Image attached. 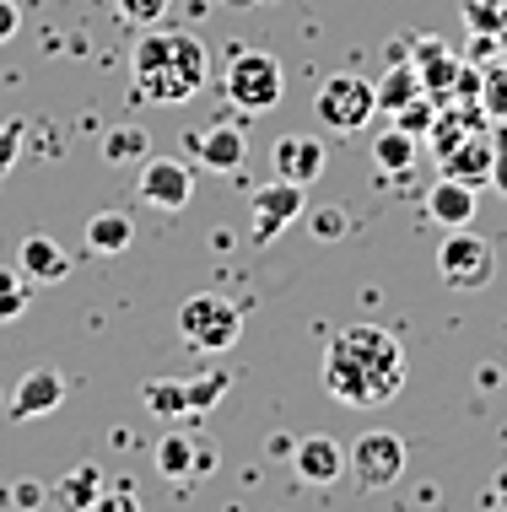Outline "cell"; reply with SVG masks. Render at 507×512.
I'll return each instance as SVG.
<instances>
[{"mask_svg": "<svg viewBox=\"0 0 507 512\" xmlns=\"http://www.w3.org/2000/svg\"><path fill=\"white\" fill-rule=\"evenodd\" d=\"M222 92L243 114H265V108H276L286 98V71L270 49H238L222 71Z\"/></svg>", "mask_w": 507, "mask_h": 512, "instance_id": "3", "label": "cell"}, {"mask_svg": "<svg viewBox=\"0 0 507 512\" xmlns=\"http://www.w3.org/2000/svg\"><path fill=\"white\" fill-rule=\"evenodd\" d=\"M313 114H319V124H330L335 135H356L367 119L378 114V92H373V81L340 71L330 81H319V92H313Z\"/></svg>", "mask_w": 507, "mask_h": 512, "instance_id": "5", "label": "cell"}, {"mask_svg": "<svg viewBox=\"0 0 507 512\" xmlns=\"http://www.w3.org/2000/svg\"><path fill=\"white\" fill-rule=\"evenodd\" d=\"M211 81V54L184 27H141L130 54V92L141 103H189Z\"/></svg>", "mask_w": 507, "mask_h": 512, "instance_id": "2", "label": "cell"}, {"mask_svg": "<svg viewBox=\"0 0 507 512\" xmlns=\"http://www.w3.org/2000/svg\"><path fill=\"white\" fill-rule=\"evenodd\" d=\"M98 496H103V469L98 464H76L71 475L54 486V502H65V507H98Z\"/></svg>", "mask_w": 507, "mask_h": 512, "instance_id": "21", "label": "cell"}, {"mask_svg": "<svg viewBox=\"0 0 507 512\" xmlns=\"http://www.w3.org/2000/svg\"><path fill=\"white\" fill-rule=\"evenodd\" d=\"M17 27H22V6H17V0H0V44H11Z\"/></svg>", "mask_w": 507, "mask_h": 512, "instance_id": "34", "label": "cell"}, {"mask_svg": "<svg viewBox=\"0 0 507 512\" xmlns=\"http://www.w3.org/2000/svg\"><path fill=\"white\" fill-rule=\"evenodd\" d=\"M227 372H200V378H184V399H189V415H205L211 405H222L227 394Z\"/></svg>", "mask_w": 507, "mask_h": 512, "instance_id": "27", "label": "cell"}, {"mask_svg": "<svg viewBox=\"0 0 507 512\" xmlns=\"http://www.w3.org/2000/svg\"><path fill=\"white\" fill-rule=\"evenodd\" d=\"M178 335L195 345V351H232L243 335V313L222 292H195L178 308Z\"/></svg>", "mask_w": 507, "mask_h": 512, "instance_id": "4", "label": "cell"}, {"mask_svg": "<svg viewBox=\"0 0 507 512\" xmlns=\"http://www.w3.org/2000/svg\"><path fill=\"white\" fill-rule=\"evenodd\" d=\"M189 151L200 157V168L211 173H238L243 157H249V135H243V124H211V130H200Z\"/></svg>", "mask_w": 507, "mask_h": 512, "instance_id": "13", "label": "cell"}, {"mask_svg": "<svg viewBox=\"0 0 507 512\" xmlns=\"http://www.w3.org/2000/svg\"><path fill=\"white\" fill-rule=\"evenodd\" d=\"M146 410L157 415V421H178V415H189V399H184V378H152L146 383Z\"/></svg>", "mask_w": 507, "mask_h": 512, "instance_id": "22", "label": "cell"}, {"mask_svg": "<svg viewBox=\"0 0 507 512\" xmlns=\"http://www.w3.org/2000/svg\"><path fill=\"white\" fill-rule=\"evenodd\" d=\"M103 157L108 162H141V157H152V141H146L141 124H119V130L103 141Z\"/></svg>", "mask_w": 507, "mask_h": 512, "instance_id": "25", "label": "cell"}, {"mask_svg": "<svg viewBox=\"0 0 507 512\" xmlns=\"http://www.w3.org/2000/svg\"><path fill=\"white\" fill-rule=\"evenodd\" d=\"M416 151H421V141H416V135H405L400 124H389V130L373 135V162L383 173H410V168H416Z\"/></svg>", "mask_w": 507, "mask_h": 512, "instance_id": "20", "label": "cell"}, {"mask_svg": "<svg viewBox=\"0 0 507 512\" xmlns=\"http://www.w3.org/2000/svg\"><path fill=\"white\" fill-rule=\"evenodd\" d=\"M324 389L351 410H378L405 389V345L378 324L340 329L324 351Z\"/></svg>", "mask_w": 507, "mask_h": 512, "instance_id": "1", "label": "cell"}, {"mask_svg": "<svg viewBox=\"0 0 507 512\" xmlns=\"http://www.w3.org/2000/svg\"><path fill=\"white\" fill-rule=\"evenodd\" d=\"M157 469L168 480H184V475H195V437L189 432H168L157 442Z\"/></svg>", "mask_w": 507, "mask_h": 512, "instance_id": "23", "label": "cell"}, {"mask_svg": "<svg viewBox=\"0 0 507 512\" xmlns=\"http://www.w3.org/2000/svg\"><path fill=\"white\" fill-rule=\"evenodd\" d=\"M427 216L437 227H470L475 221V184H459V178H437L427 195Z\"/></svg>", "mask_w": 507, "mask_h": 512, "instance_id": "17", "label": "cell"}, {"mask_svg": "<svg viewBox=\"0 0 507 512\" xmlns=\"http://www.w3.org/2000/svg\"><path fill=\"white\" fill-rule=\"evenodd\" d=\"M292 469L303 486H335L346 475V453H340L335 437H303L292 448Z\"/></svg>", "mask_w": 507, "mask_h": 512, "instance_id": "14", "label": "cell"}, {"mask_svg": "<svg viewBox=\"0 0 507 512\" xmlns=\"http://www.w3.org/2000/svg\"><path fill=\"white\" fill-rule=\"evenodd\" d=\"M270 168L276 178H292V184H319L324 178V146L319 135H281L276 146H270Z\"/></svg>", "mask_w": 507, "mask_h": 512, "instance_id": "11", "label": "cell"}, {"mask_svg": "<svg viewBox=\"0 0 507 512\" xmlns=\"http://www.w3.org/2000/svg\"><path fill=\"white\" fill-rule=\"evenodd\" d=\"M17 157H22V124L6 119V124H0V178L17 168Z\"/></svg>", "mask_w": 507, "mask_h": 512, "instance_id": "32", "label": "cell"}, {"mask_svg": "<svg viewBox=\"0 0 507 512\" xmlns=\"http://www.w3.org/2000/svg\"><path fill=\"white\" fill-rule=\"evenodd\" d=\"M114 11L135 27V33H141V27H157L162 17H168L173 0H114Z\"/></svg>", "mask_w": 507, "mask_h": 512, "instance_id": "30", "label": "cell"}, {"mask_svg": "<svg viewBox=\"0 0 507 512\" xmlns=\"http://www.w3.org/2000/svg\"><path fill=\"white\" fill-rule=\"evenodd\" d=\"M481 108H486V119H497L507 124V65H491V71H481Z\"/></svg>", "mask_w": 507, "mask_h": 512, "instance_id": "28", "label": "cell"}, {"mask_svg": "<svg viewBox=\"0 0 507 512\" xmlns=\"http://www.w3.org/2000/svg\"><path fill=\"white\" fill-rule=\"evenodd\" d=\"M491 162H497V141L486 130H470L454 151H443V173L459 178V184H491Z\"/></svg>", "mask_w": 507, "mask_h": 512, "instance_id": "16", "label": "cell"}, {"mask_svg": "<svg viewBox=\"0 0 507 512\" xmlns=\"http://www.w3.org/2000/svg\"><path fill=\"white\" fill-rule=\"evenodd\" d=\"M308 216V227H313V238H346V227H351V216L340 211V205H319V211H303Z\"/></svg>", "mask_w": 507, "mask_h": 512, "instance_id": "31", "label": "cell"}, {"mask_svg": "<svg viewBox=\"0 0 507 512\" xmlns=\"http://www.w3.org/2000/svg\"><path fill=\"white\" fill-rule=\"evenodd\" d=\"M346 469L356 475L362 491H389L405 475V442L394 432H362L346 453Z\"/></svg>", "mask_w": 507, "mask_h": 512, "instance_id": "7", "label": "cell"}, {"mask_svg": "<svg viewBox=\"0 0 507 512\" xmlns=\"http://www.w3.org/2000/svg\"><path fill=\"white\" fill-rule=\"evenodd\" d=\"M232 6H259V0H232Z\"/></svg>", "mask_w": 507, "mask_h": 512, "instance_id": "37", "label": "cell"}, {"mask_svg": "<svg viewBox=\"0 0 507 512\" xmlns=\"http://www.w3.org/2000/svg\"><path fill=\"white\" fill-rule=\"evenodd\" d=\"M497 65H507V38H502V54H497Z\"/></svg>", "mask_w": 507, "mask_h": 512, "instance_id": "36", "label": "cell"}, {"mask_svg": "<svg viewBox=\"0 0 507 512\" xmlns=\"http://www.w3.org/2000/svg\"><path fill=\"white\" fill-rule=\"evenodd\" d=\"M437 275L448 286H459V292H475V286H486L497 275V248L470 227H448V238L437 243Z\"/></svg>", "mask_w": 507, "mask_h": 512, "instance_id": "6", "label": "cell"}, {"mask_svg": "<svg viewBox=\"0 0 507 512\" xmlns=\"http://www.w3.org/2000/svg\"><path fill=\"white\" fill-rule=\"evenodd\" d=\"M189 195H195V168H184L178 157H141L135 200H146L152 211H184Z\"/></svg>", "mask_w": 507, "mask_h": 512, "instance_id": "8", "label": "cell"}, {"mask_svg": "<svg viewBox=\"0 0 507 512\" xmlns=\"http://www.w3.org/2000/svg\"><path fill=\"white\" fill-rule=\"evenodd\" d=\"M6 502H11V507H38V502H49V491L38 486V480H22V486H11Z\"/></svg>", "mask_w": 507, "mask_h": 512, "instance_id": "33", "label": "cell"}, {"mask_svg": "<svg viewBox=\"0 0 507 512\" xmlns=\"http://www.w3.org/2000/svg\"><path fill=\"white\" fill-rule=\"evenodd\" d=\"M27 302H33V281L17 270V265H0V324H17L27 313Z\"/></svg>", "mask_w": 507, "mask_h": 512, "instance_id": "24", "label": "cell"}, {"mask_svg": "<svg viewBox=\"0 0 507 512\" xmlns=\"http://www.w3.org/2000/svg\"><path fill=\"white\" fill-rule=\"evenodd\" d=\"M17 270L33 286H54V281H65V275H71V254H65L49 232H27L22 248H17Z\"/></svg>", "mask_w": 507, "mask_h": 512, "instance_id": "15", "label": "cell"}, {"mask_svg": "<svg viewBox=\"0 0 507 512\" xmlns=\"http://www.w3.org/2000/svg\"><path fill=\"white\" fill-rule=\"evenodd\" d=\"M60 399H65V378L54 367H27L22 378H17V394H11V421H33V415H49V410H60Z\"/></svg>", "mask_w": 507, "mask_h": 512, "instance_id": "12", "label": "cell"}, {"mask_svg": "<svg viewBox=\"0 0 507 512\" xmlns=\"http://www.w3.org/2000/svg\"><path fill=\"white\" fill-rule=\"evenodd\" d=\"M437 108H443V103H437V98H432V92H421V98H410V103L400 108V114H394V124H400V130H405V135H416V141H421V135H427V130H432V119H437Z\"/></svg>", "mask_w": 507, "mask_h": 512, "instance_id": "29", "label": "cell"}, {"mask_svg": "<svg viewBox=\"0 0 507 512\" xmlns=\"http://www.w3.org/2000/svg\"><path fill=\"white\" fill-rule=\"evenodd\" d=\"M459 17L470 33H507V0H459Z\"/></svg>", "mask_w": 507, "mask_h": 512, "instance_id": "26", "label": "cell"}, {"mask_svg": "<svg viewBox=\"0 0 507 512\" xmlns=\"http://www.w3.org/2000/svg\"><path fill=\"white\" fill-rule=\"evenodd\" d=\"M135 238V221L125 211H92L87 221V254H98V259H114V254H125Z\"/></svg>", "mask_w": 507, "mask_h": 512, "instance_id": "18", "label": "cell"}, {"mask_svg": "<svg viewBox=\"0 0 507 512\" xmlns=\"http://www.w3.org/2000/svg\"><path fill=\"white\" fill-rule=\"evenodd\" d=\"M254 243H270V238H281L286 227H292L297 216L308 211V189L303 184H292V178H276V184H265V189H254Z\"/></svg>", "mask_w": 507, "mask_h": 512, "instance_id": "9", "label": "cell"}, {"mask_svg": "<svg viewBox=\"0 0 507 512\" xmlns=\"http://www.w3.org/2000/svg\"><path fill=\"white\" fill-rule=\"evenodd\" d=\"M491 189L507 200V146H497V162H491Z\"/></svg>", "mask_w": 507, "mask_h": 512, "instance_id": "35", "label": "cell"}, {"mask_svg": "<svg viewBox=\"0 0 507 512\" xmlns=\"http://www.w3.org/2000/svg\"><path fill=\"white\" fill-rule=\"evenodd\" d=\"M502 146H507V135H502Z\"/></svg>", "mask_w": 507, "mask_h": 512, "instance_id": "38", "label": "cell"}, {"mask_svg": "<svg viewBox=\"0 0 507 512\" xmlns=\"http://www.w3.org/2000/svg\"><path fill=\"white\" fill-rule=\"evenodd\" d=\"M410 65H416V76H421V87L432 92L437 103L443 98H454V81H459V54H448L443 38H427V33H416L410 38Z\"/></svg>", "mask_w": 507, "mask_h": 512, "instance_id": "10", "label": "cell"}, {"mask_svg": "<svg viewBox=\"0 0 507 512\" xmlns=\"http://www.w3.org/2000/svg\"><path fill=\"white\" fill-rule=\"evenodd\" d=\"M373 92H378V114H400V108L410 98H421V76H416V65L410 60H394L389 71H383V81H373Z\"/></svg>", "mask_w": 507, "mask_h": 512, "instance_id": "19", "label": "cell"}]
</instances>
